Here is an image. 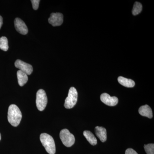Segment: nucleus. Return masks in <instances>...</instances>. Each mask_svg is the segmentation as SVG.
Here are the masks:
<instances>
[{"label": "nucleus", "mask_w": 154, "mask_h": 154, "mask_svg": "<svg viewBox=\"0 0 154 154\" xmlns=\"http://www.w3.org/2000/svg\"><path fill=\"white\" fill-rule=\"evenodd\" d=\"M22 118L21 110L17 105H11L8 110V119L9 123L14 127H17L20 124Z\"/></svg>", "instance_id": "nucleus-1"}, {"label": "nucleus", "mask_w": 154, "mask_h": 154, "mask_svg": "<svg viewBox=\"0 0 154 154\" xmlns=\"http://www.w3.org/2000/svg\"><path fill=\"white\" fill-rule=\"evenodd\" d=\"M40 140L47 152L49 154H54L56 152L55 142L53 138L46 133L40 135Z\"/></svg>", "instance_id": "nucleus-2"}, {"label": "nucleus", "mask_w": 154, "mask_h": 154, "mask_svg": "<svg viewBox=\"0 0 154 154\" xmlns=\"http://www.w3.org/2000/svg\"><path fill=\"white\" fill-rule=\"evenodd\" d=\"M78 100V92L76 89L72 87L69 90L68 96L65 99L64 107L66 109H71L75 106Z\"/></svg>", "instance_id": "nucleus-3"}, {"label": "nucleus", "mask_w": 154, "mask_h": 154, "mask_svg": "<svg viewBox=\"0 0 154 154\" xmlns=\"http://www.w3.org/2000/svg\"><path fill=\"white\" fill-rule=\"evenodd\" d=\"M60 137L64 145L67 147L72 146L75 143L74 136L71 133L68 129L62 130L60 133Z\"/></svg>", "instance_id": "nucleus-4"}, {"label": "nucleus", "mask_w": 154, "mask_h": 154, "mask_svg": "<svg viewBox=\"0 0 154 154\" xmlns=\"http://www.w3.org/2000/svg\"><path fill=\"white\" fill-rule=\"evenodd\" d=\"M36 105L39 111H43L46 107L48 102L47 96L45 91L42 89L38 90L36 95Z\"/></svg>", "instance_id": "nucleus-5"}, {"label": "nucleus", "mask_w": 154, "mask_h": 154, "mask_svg": "<svg viewBox=\"0 0 154 154\" xmlns=\"http://www.w3.org/2000/svg\"><path fill=\"white\" fill-rule=\"evenodd\" d=\"M15 66L21 71L24 72L27 75H30L33 72V67L31 65L24 62L20 60H17L15 63Z\"/></svg>", "instance_id": "nucleus-6"}, {"label": "nucleus", "mask_w": 154, "mask_h": 154, "mask_svg": "<svg viewBox=\"0 0 154 154\" xmlns=\"http://www.w3.org/2000/svg\"><path fill=\"white\" fill-rule=\"evenodd\" d=\"M101 101L109 106H116L118 103V99L116 96H110L109 94L104 93L100 96Z\"/></svg>", "instance_id": "nucleus-7"}, {"label": "nucleus", "mask_w": 154, "mask_h": 154, "mask_svg": "<svg viewBox=\"0 0 154 154\" xmlns=\"http://www.w3.org/2000/svg\"><path fill=\"white\" fill-rule=\"evenodd\" d=\"M63 21V15L61 13H52L48 19V22L54 27L60 26Z\"/></svg>", "instance_id": "nucleus-8"}, {"label": "nucleus", "mask_w": 154, "mask_h": 154, "mask_svg": "<svg viewBox=\"0 0 154 154\" xmlns=\"http://www.w3.org/2000/svg\"><path fill=\"white\" fill-rule=\"evenodd\" d=\"M14 25L16 30L22 35H26L28 33V29L25 22L22 19L17 18L14 20Z\"/></svg>", "instance_id": "nucleus-9"}, {"label": "nucleus", "mask_w": 154, "mask_h": 154, "mask_svg": "<svg viewBox=\"0 0 154 154\" xmlns=\"http://www.w3.org/2000/svg\"><path fill=\"white\" fill-rule=\"evenodd\" d=\"M139 113L142 116H146L149 119L153 117L152 111L149 105H146L141 106L138 110Z\"/></svg>", "instance_id": "nucleus-10"}, {"label": "nucleus", "mask_w": 154, "mask_h": 154, "mask_svg": "<svg viewBox=\"0 0 154 154\" xmlns=\"http://www.w3.org/2000/svg\"><path fill=\"white\" fill-rule=\"evenodd\" d=\"M96 136L102 142H105L107 140V131L102 127L96 126L95 128Z\"/></svg>", "instance_id": "nucleus-11"}, {"label": "nucleus", "mask_w": 154, "mask_h": 154, "mask_svg": "<svg viewBox=\"0 0 154 154\" xmlns=\"http://www.w3.org/2000/svg\"><path fill=\"white\" fill-rule=\"evenodd\" d=\"M118 81L120 85L126 88H133L135 85V82L133 80L122 76L118 77Z\"/></svg>", "instance_id": "nucleus-12"}, {"label": "nucleus", "mask_w": 154, "mask_h": 154, "mask_svg": "<svg viewBox=\"0 0 154 154\" xmlns=\"http://www.w3.org/2000/svg\"><path fill=\"white\" fill-rule=\"evenodd\" d=\"M18 82L19 86L22 87L28 81V75L21 71V70H18L17 72Z\"/></svg>", "instance_id": "nucleus-13"}, {"label": "nucleus", "mask_w": 154, "mask_h": 154, "mask_svg": "<svg viewBox=\"0 0 154 154\" xmlns=\"http://www.w3.org/2000/svg\"><path fill=\"white\" fill-rule=\"evenodd\" d=\"M83 134L87 140L91 145L95 146L97 144V139L94 134L91 131H85L83 132Z\"/></svg>", "instance_id": "nucleus-14"}, {"label": "nucleus", "mask_w": 154, "mask_h": 154, "mask_svg": "<svg viewBox=\"0 0 154 154\" xmlns=\"http://www.w3.org/2000/svg\"><path fill=\"white\" fill-rule=\"evenodd\" d=\"M0 48L2 50L5 51L8 50V38L5 36H2L0 38Z\"/></svg>", "instance_id": "nucleus-15"}, {"label": "nucleus", "mask_w": 154, "mask_h": 154, "mask_svg": "<svg viewBox=\"0 0 154 154\" xmlns=\"http://www.w3.org/2000/svg\"><path fill=\"white\" fill-rule=\"evenodd\" d=\"M142 10V5L140 3L136 2L134 5L132 10V14L134 16L140 14Z\"/></svg>", "instance_id": "nucleus-16"}, {"label": "nucleus", "mask_w": 154, "mask_h": 154, "mask_svg": "<svg viewBox=\"0 0 154 154\" xmlns=\"http://www.w3.org/2000/svg\"><path fill=\"white\" fill-rule=\"evenodd\" d=\"M145 150L147 154H154V144H149L144 145Z\"/></svg>", "instance_id": "nucleus-17"}, {"label": "nucleus", "mask_w": 154, "mask_h": 154, "mask_svg": "<svg viewBox=\"0 0 154 154\" xmlns=\"http://www.w3.org/2000/svg\"><path fill=\"white\" fill-rule=\"evenodd\" d=\"M32 3V6H33V9L34 10H37L39 6V3L40 2L39 0H32L31 1Z\"/></svg>", "instance_id": "nucleus-18"}, {"label": "nucleus", "mask_w": 154, "mask_h": 154, "mask_svg": "<svg viewBox=\"0 0 154 154\" xmlns=\"http://www.w3.org/2000/svg\"><path fill=\"white\" fill-rule=\"evenodd\" d=\"M125 154H138L135 151L132 149H128L125 151Z\"/></svg>", "instance_id": "nucleus-19"}, {"label": "nucleus", "mask_w": 154, "mask_h": 154, "mask_svg": "<svg viewBox=\"0 0 154 154\" xmlns=\"http://www.w3.org/2000/svg\"><path fill=\"white\" fill-rule=\"evenodd\" d=\"M3 24V18L2 17L0 16V29L2 28V25Z\"/></svg>", "instance_id": "nucleus-20"}, {"label": "nucleus", "mask_w": 154, "mask_h": 154, "mask_svg": "<svg viewBox=\"0 0 154 154\" xmlns=\"http://www.w3.org/2000/svg\"><path fill=\"white\" fill-rule=\"evenodd\" d=\"M1 140V133H0V140Z\"/></svg>", "instance_id": "nucleus-21"}]
</instances>
